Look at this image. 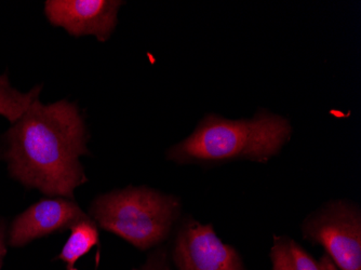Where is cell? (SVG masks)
Segmentation results:
<instances>
[{
	"mask_svg": "<svg viewBox=\"0 0 361 270\" xmlns=\"http://www.w3.org/2000/svg\"><path fill=\"white\" fill-rule=\"evenodd\" d=\"M88 131L74 103L44 105L36 97L0 141V159L12 178L49 197L73 199L88 182L80 156L88 154Z\"/></svg>",
	"mask_w": 361,
	"mask_h": 270,
	"instance_id": "1",
	"label": "cell"
},
{
	"mask_svg": "<svg viewBox=\"0 0 361 270\" xmlns=\"http://www.w3.org/2000/svg\"><path fill=\"white\" fill-rule=\"evenodd\" d=\"M291 133L287 118L265 109L240 121L207 115L188 139L168 150L167 158L178 164L235 159L267 162L279 153Z\"/></svg>",
	"mask_w": 361,
	"mask_h": 270,
	"instance_id": "2",
	"label": "cell"
},
{
	"mask_svg": "<svg viewBox=\"0 0 361 270\" xmlns=\"http://www.w3.org/2000/svg\"><path fill=\"white\" fill-rule=\"evenodd\" d=\"M180 211V200L172 195L129 186L97 197L90 217L104 231L147 250L167 239Z\"/></svg>",
	"mask_w": 361,
	"mask_h": 270,
	"instance_id": "3",
	"label": "cell"
},
{
	"mask_svg": "<svg viewBox=\"0 0 361 270\" xmlns=\"http://www.w3.org/2000/svg\"><path fill=\"white\" fill-rule=\"evenodd\" d=\"M304 237L322 245L338 270H361V214L348 201H334L305 219Z\"/></svg>",
	"mask_w": 361,
	"mask_h": 270,
	"instance_id": "4",
	"label": "cell"
},
{
	"mask_svg": "<svg viewBox=\"0 0 361 270\" xmlns=\"http://www.w3.org/2000/svg\"><path fill=\"white\" fill-rule=\"evenodd\" d=\"M173 259L178 270H245L236 250L221 241L212 225L192 219L176 233Z\"/></svg>",
	"mask_w": 361,
	"mask_h": 270,
	"instance_id": "5",
	"label": "cell"
},
{
	"mask_svg": "<svg viewBox=\"0 0 361 270\" xmlns=\"http://www.w3.org/2000/svg\"><path fill=\"white\" fill-rule=\"evenodd\" d=\"M123 5L117 0H48L44 14L52 25L64 28L74 37L92 35L104 42L116 27Z\"/></svg>",
	"mask_w": 361,
	"mask_h": 270,
	"instance_id": "6",
	"label": "cell"
},
{
	"mask_svg": "<svg viewBox=\"0 0 361 270\" xmlns=\"http://www.w3.org/2000/svg\"><path fill=\"white\" fill-rule=\"evenodd\" d=\"M88 215L72 199H42L16 216L9 233V245L21 247L36 239L70 229Z\"/></svg>",
	"mask_w": 361,
	"mask_h": 270,
	"instance_id": "7",
	"label": "cell"
},
{
	"mask_svg": "<svg viewBox=\"0 0 361 270\" xmlns=\"http://www.w3.org/2000/svg\"><path fill=\"white\" fill-rule=\"evenodd\" d=\"M70 229V238L59 255V259L66 263L68 270H72L75 263L99 243V231L90 216L80 219Z\"/></svg>",
	"mask_w": 361,
	"mask_h": 270,
	"instance_id": "8",
	"label": "cell"
},
{
	"mask_svg": "<svg viewBox=\"0 0 361 270\" xmlns=\"http://www.w3.org/2000/svg\"><path fill=\"white\" fill-rule=\"evenodd\" d=\"M271 259L273 270H320L319 262L289 237H276Z\"/></svg>",
	"mask_w": 361,
	"mask_h": 270,
	"instance_id": "9",
	"label": "cell"
},
{
	"mask_svg": "<svg viewBox=\"0 0 361 270\" xmlns=\"http://www.w3.org/2000/svg\"><path fill=\"white\" fill-rule=\"evenodd\" d=\"M40 89L36 87L28 93L20 92L11 86L7 74L0 75V115L11 123H16L30 103L39 97Z\"/></svg>",
	"mask_w": 361,
	"mask_h": 270,
	"instance_id": "10",
	"label": "cell"
},
{
	"mask_svg": "<svg viewBox=\"0 0 361 270\" xmlns=\"http://www.w3.org/2000/svg\"><path fill=\"white\" fill-rule=\"evenodd\" d=\"M141 270H170L165 252L162 250L154 252Z\"/></svg>",
	"mask_w": 361,
	"mask_h": 270,
	"instance_id": "11",
	"label": "cell"
},
{
	"mask_svg": "<svg viewBox=\"0 0 361 270\" xmlns=\"http://www.w3.org/2000/svg\"><path fill=\"white\" fill-rule=\"evenodd\" d=\"M7 254V245H6V229L3 221L0 219V270L3 267L4 259Z\"/></svg>",
	"mask_w": 361,
	"mask_h": 270,
	"instance_id": "12",
	"label": "cell"
},
{
	"mask_svg": "<svg viewBox=\"0 0 361 270\" xmlns=\"http://www.w3.org/2000/svg\"><path fill=\"white\" fill-rule=\"evenodd\" d=\"M319 267L320 270H338L331 259L326 254H324L322 259H320Z\"/></svg>",
	"mask_w": 361,
	"mask_h": 270,
	"instance_id": "13",
	"label": "cell"
},
{
	"mask_svg": "<svg viewBox=\"0 0 361 270\" xmlns=\"http://www.w3.org/2000/svg\"><path fill=\"white\" fill-rule=\"evenodd\" d=\"M72 270H79V269H77V268H75V267H74V268H73V269H72ZM133 270H137V269H133Z\"/></svg>",
	"mask_w": 361,
	"mask_h": 270,
	"instance_id": "14",
	"label": "cell"
}]
</instances>
